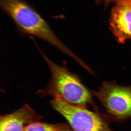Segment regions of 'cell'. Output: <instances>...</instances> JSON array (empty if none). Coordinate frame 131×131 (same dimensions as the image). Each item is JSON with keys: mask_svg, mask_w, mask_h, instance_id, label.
Listing matches in <instances>:
<instances>
[{"mask_svg": "<svg viewBox=\"0 0 131 131\" xmlns=\"http://www.w3.org/2000/svg\"><path fill=\"white\" fill-rule=\"evenodd\" d=\"M2 9L24 32L46 41L73 58L75 54L61 41L47 21L24 0H0Z\"/></svg>", "mask_w": 131, "mask_h": 131, "instance_id": "obj_1", "label": "cell"}, {"mask_svg": "<svg viewBox=\"0 0 131 131\" xmlns=\"http://www.w3.org/2000/svg\"><path fill=\"white\" fill-rule=\"evenodd\" d=\"M40 51L51 73L49 83L40 93L82 107L90 103V93L78 78L66 67L55 63Z\"/></svg>", "mask_w": 131, "mask_h": 131, "instance_id": "obj_2", "label": "cell"}, {"mask_svg": "<svg viewBox=\"0 0 131 131\" xmlns=\"http://www.w3.org/2000/svg\"><path fill=\"white\" fill-rule=\"evenodd\" d=\"M51 103L74 131H114L99 115L85 107L70 104L58 98H54Z\"/></svg>", "mask_w": 131, "mask_h": 131, "instance_id": "obj_3", "label": "cell"}, {"mask_svg": "<svg viewBox=\"0 0 131 131\" xmlns=\"http://www.w3.org/2000/svg\"><path fill=\"white\" fill-rule=\"evenodd\" d=\"M95 94L107 112L114 118L131 117V87L105 84Z\"/></svg>", "mask_w": 131, "mask_h": 131, "instance_id": "obj_4", "label": "cell"}, {"mask_svg": "<svg viewBox=\"0 0 131 131\" xmlns=\"http://www.w3.org/2000/svg\"><path fill=\"white\" fill-rule=\"evenodd\" d=\"M111 12L110 25L120 42L131 39V0H117Z\"/></svg>", "mask_w": 131, "mask_h": 131, "instance_id": "obj_5", "label": "cell"}, {"mask_svg": "<svg viewBox=\"0 0 131 131\" xmlns=\"http://www.w3.org/2000/svg\"><path fill=\"white\" fill-rule=\"evenodd\" d=\"M40 118L29 106L25 105L12 113L1 116L0 131H25L29 125Z\"/></svg>", "mask_w": 131, "mask_h": 131, "instance_id": "obj_6", "label": "cell"}, {"mask_svg": "<svg viewBox=\"0 0 131 131\" xmlns=\"http://www.w3.org/2000/svg\"><path fill=\"white\" fill-rule=\"evenodd\" d=\"M25 131H74L70 126L65 124H48L36 121L29 125Z\"/></svg>", "mask_w": 131, "mask_h": 131, "instance_id": "obj_7", "label": "cell"}, {"mask_svg": "<svg viewBox=\"0 0 131 131\" xmlns=\"http://www.w3.org/2000/svg\"><path fill=\"white\" fill-rule=\"evenodd\" d=\"M103 1H104L106 3H109L112 1L115 2L117 0H103Z\"/></svg>", "mask_w": 131, "mask_h": 131, "instance_id": "obj_8", "label": "cell"}]
</instances>
